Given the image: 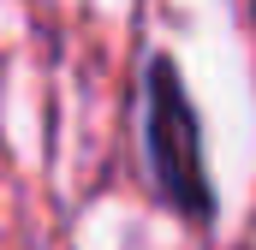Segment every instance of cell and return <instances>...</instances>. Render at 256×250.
Masks as SVG:
<instances>
[{
  "mask_svg": "<svg viewBox=\"0 0 256 250\" xmlns=\"http://www.w3.org/2000/svg\"><path fill=\"white\" fill-rule=\"evenodd\" d=\"M143 155H149V179L167 208H179L185 220H214L202 120L179 84L173 54H149V66H143Z\"/></svg>",
  "mask_w": 256,
  "mask_h": 250,
  "instance_id": "6da1fadb",
  "label": "cell"
}]
</instances>
